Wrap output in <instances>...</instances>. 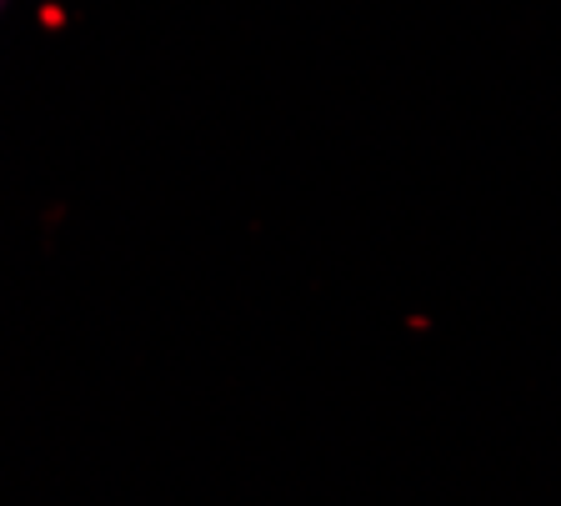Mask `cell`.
Masks as SVG:
<instances>
[{"label": "cell", "instance_id": "cell-1", "mask_svg": "<svg viewBox=\"0 0 561 506\" xmlns=\"http://www.w3.org/2000/svg\"><path fill=\"white\" fill-rule=\"evenodd\" d=\"M0 5H5V0H0Z\"/></svg>", "mask_w": 561, "mask_h": 506}]
</instances>
